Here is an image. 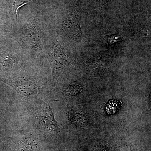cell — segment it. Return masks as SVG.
Masks as SVG:
<instances>
[{"label": "cell", "mask_w": 151, "mask_h": 151, "mask_svg": "<svg viewBox=\"0 0 151 151\" xmlns=\"http://www.w3.org/2000/svg\"><path fill=\"white\" fill-rule=\"evenodd\" d=\"M53 33L48 17L38 16L25 18L18 17L16 25L9 33L32 64L47 59V45Z\"/></svg>", "instance_id": "cell-1"}, {"label": "cell", "mask_w": 151, "mask_h": 151, "mask_svg": "<svg viewBox=\"0 0 151 151\" xmlns=\"http://www.w3.org/2000/svg\"><path fill=\"white\" fill-rule=\"evenodd\" d=\"M29 64L32 63L9 33L0 35V70L11 73Z\"/></svg>", "instance_id": "cell-2"}, {"label": "cell", "mask_w": 151, "mask_h": 151, "mask_svg": "<svg viewBox=\"0 0 151 151\" xmlns=\"http://www.w3.org/2000/svg\"><path fill=\"white\" fill-rule=\"evenodd\" d=\"M46 57L51 66L54 79L58 78L70 65V55L67 49L55 33L52 35L47 45Z\"/></svg>", "instance_id": "cell-3"}, {"label": "cell", "mask_w": 151, "mask_h": 151, "mask_svg": "<svg viewBox=\"0 0 151 151\" xmlns=\"http://www.w3.org/2000/svg\"><path fill=\"white\" fill-rule=\"evenodd\" d=\"M53 32H60L62 35L74 41L79 42L82 37L80 22L77 17L69 16L60 22L50 24Z\"/></svg>", "instance_id": "cell-4"}, {"label": "cell", "mask_w": 151, "mask_h": 151, "mask_svg": "<svg viewBox=\"0 0 151 151\" xmlns=\"http://www.w3.org/2000/svg\"><path fill=\"white\" fill-rule=\"evenodd\" d=\"M33 0H6L8 4L9 17L13 29L16 25L19 9Z\"/></svg>", "instance_id": "cell-5"}, {"label": "cell", "mask_w": 151, "mask_h": 151, "mask_svg": "<svg viewBox=\"0 0 151 151\" xmlns=\"http://www.w3.org/2000/svg\"><path fill=\"white\" fill-rule=\"evenodd\" d=\"M40 121L45 127L52 132H58V127L52 111L50 108H46L41 112L39 116Z\"/></svg>", "instance_id": "cell-6"}, {"label": "cell", "mask_w": 151, "mask_h": 151, "mask_svg": "<svg viewBox=\"0 0 151 151\" xmlns=\"http://www.w3.org/2000/svg\"><path fill=\"white\" fill-rule=\"evenodd\" d=\"M81 86L77 84H73L68 85L64 89V92L68 96H73L80 92Z\"/></svg>", "instance_id": "cell-7"}, {"label": "cell", "mask_w": 151, "mask_h": 151, "mask_svg": "<svg viewBox=\"0 0 151 151\" xmlns=\"http://www.w3.org/2000/svg\"><path fill=\"white\" fill-rule=\"evenodd\" d=\"M108 62V57L106 56H100L96 58L91 63V66L94 68L99 66L101 68L106 67Z\"/></svg>", "instance_id": "cell-8"}, {"label": "cell", "mask_w": 151, "mask_h": 151, "mask_svg": "<svg viewBox=\"0 0 151 151\" xmlns=\"http://www.w3.org/2000/svg\"><path fill=\"white\" fill-rule=\"evenodd\" d=\"M35 149V143L29 140H26L21 143L19 151H33Z\"/></svg>", "instance_id": "cell-9"}, {"label": "cell", "mask_w": 151, "mask_h": 151, "mask_svg": "<svg viewBox=\"0 0 151 151\" xmlns=\"http://www.w3.org/2000/svg\"><path fill=\"white\" fill-rule=\"evenodd\" d=\"M72 114L73 115H71V120L76 125H82V124L85 122V120L82 118V116L76 113Z\"/></svg>", "instance_id": "cell-10"}, {"label": "cell", "mask_w": 151, "mask_h": 151, "mask_svg": "<svg viewBox=\"0 0 151 151\" xmlns=\"http://www.w3.org/2000/svg\"><path fill=\"white\" fill-rule=\"evenodd\" d=\"M121 37L117 35H112L109 36L108 37V40L109 43L113 44L114 42H117L119 41V40H121Z\"/></svg>", "instance_id": "cell-11"}, {"label": "cell", "mask_w": 151, "mask_h": 151, "mask_svg": "<svg viewBox=\"0 0 151 151\" xmlns=\"http://www.w3.org/2000/svg\"><path fill=\"white\" fill-rule=\"evenodd\" d=\"M11 29L6 26L0 25V33L11 32Z\"/></svg>", "instance_id": "cell-12"}]
</instances>
